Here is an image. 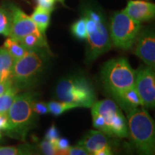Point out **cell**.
Listing matches in <instances>:
<instances>
[{"mask_svg": "<svg viewBox=\"0 0 155 155\" xmlns=\"http://www.w3.org/2000/svg\"><path fill=\"white\" fill-rule=\"evenodd\" d=\"M51 51L48 48L29 50L22 58L15 61L11 73L12 85L19 91L32 88L47 69Z\"/></svg>", "mask_w": 155, "mask_h": 155, "instance_id": "6da1fadb", "label": "cell"}, {"mask_svg": "<svg viewBox=\"0 0 155 155\" xmlns=\"http://www.w3.org/2000/svg\"><path fill=\"white\" fill-rule=\"evenodd\" d=\"M37 93L30 91L17 95L7 112L9 128L5 131L9 137L25 141L26 136L36 124L38 115L33 111Z\"/></svg>", "mask_w": 155, "mask_h": 155, "instance_id": "7a4b0ae2", "label": "cell"}, {"mask_svg": "<svg viewBox=\"0 0 155 155\" xmlns=\"http://www.w3.org/2000/svg\"><path fill=\"white\" fill-rule=\"evenodd\" d=\"M129 136L139 155H155V127L148 111L137 108L127 114Z\"/></svg>", "mask_w": 155, "mask_h": 155, "instance_id": "3957f363", "label": "cell"}, {"mask_svg": "<svg viewBox=\"0 0 155 155\" xmlns=\"http://www.w3.org/2000/svg\"><path fill=\"white\" fill-rule=\"evenodd\" d=\"M135 71L125 58L111 59L103 65L101 78L106 91L113 98L134 86Z\"/></svg>", "mask_w": 155, "mask_h": 155, "instance_id": "277c9868", "label": "cell"}, {"mask_svg": "<svg viewBox=\"0 0 155 155\" xmlns=\"http://www.w3.org/2000/svg\"><path fill=\"white\" fill-rule=\"evenodd\" d=\"M60 101L91 108L96 101V94L92 83L83 75H71L61 79L55 90Z\"/></svg>", "mask_w": 155, "mask_h": 155, "instance_id": "5b68a950", "label": "cell"}, {"mask_svg": "<svg viewBox=\"0 0 155 155\" xmlns=\"http://www.w3.org/2000/svg\"><path fill=\"white\" fill-rule=\"evenodd\" d=\"M91 111L97 113L103 119L101 131L108 137L128 138L129 137L128 123L119 106L114 101L104 99L92 106Z\"/></svg>", "mask_w": 155, "mask_h": 155, "instance_id": "8992f818", "label": "cell"}, {"mask_svg": "<svg viewBox=\"0 0 155 155\" xmlns=\"http://www.w3.org/2000/svg\"><path fill=\"white\" fill-rule=\"evenodd\" d=\"M108 29L111 43L118 48L129 50L134 45L141 25L122 10L115 12L112 15Z\"/></svg>", "mask_w": 155, "mask_h": 155, "instance_id": "52a82bcc", "label": "cell"}, {"mask_svg": "<svg viewBox=\"0 0 155 155\" xmlns=\"http://www.w3.org/2000/svg\"><path fill=\"white\" fill-rule=\"evenodd\" d=\"M86 40V60L88 62L95 61L111 49L112 43L106 16L98 22L96 30L87 35Z\"/></svg>", "mask_w": 155, "mask_h": 155, "instance_id": "ba28073f", "label": "cell"}, {"mask_svg": "<svg viewBox=\"0 0 155 155\" xmlns=\"http://www.w3.org/2000/svg\"><path fill=\"white\" fill-rule=\"evenodd\" d=\"M2 6L8 10L11 17V30L9 37L19 40L30 34L42 35L39 32L30 16H28L18 6L9 1L4 2Z\"/></svg>", "mask_w": 155, "mask_h": 155, "instance_id": "9c48e42d", "label": "cell"}, {"mask_svg": "<svg viewBox=\"0 0 155 155\" xmlns=\"http://www.w3.org/2000/svg\"><path fill=\"white\" fill-rule=\"evenodd\" d=\"M134 88L139 95L141 105L148 108L155 106V74L154 68L148 65L135 71Z\"/></svg>", "mask_w": 155, "mask_h": 155, "instance_id": "30bf717a", "label": "cell"}, {"mask_svg": "<svg viewBox=\"0 0 155 155\" xmlns=\"http://www.w3.org/2000/svg\"><path fill=\"white\" fill-rule=\"evenodd\" d=\"M134 53L147 65H155V33L152 28L141 29L136 39Z\"/></svg>", "mask_w": 155, "mask_h": 155, "instance_id": "8fae6325", "label": "cell"}, {"mask_svg": "<svg viewBox=\"0 0 155 155\" xmlns=\"http://www.w3.org/2000/svg\"><path fill=\"white\" fill-rule=\"evenodd\" d=\"M123 11L134 20L141 23L154 18L155 5L143 0H130Z\"/></svg>", "mask_w": 155, "mask_h": 155, "instance_id": "7c38bea8", "label": "cell"}, {"mask_svg": "<svg viewBox=\"0 0 155 155\" xmlns=\"http://www.w3.org/2000/svg\"><path fill=\"white\" fill-rule=\"evenodd\" d=\"M107 135L101 131H89L80 141L78 146L83 147L88 152L94 153L100 149L110 146L109 139Z\"/></svg>", "mask_w": 155, "mask_h": 155, "instance_id": "4fadbf2b", "label": "cell"}, {"mask_svg": "<svg viewBox=\"0 0 155 155\" xmlns=\"http://www.w3.org/2000/svg\"><path fill=\"white\" fill-rule=\"evenodd\" d=\"M114 99L115 100L117 105L121 106L127 114L140 106H142L140 98L136 91L134 87L122 92Z\"/></svg>", "mask_w": 155, "mask_h": 155, "instance_id": "5bb4252c", "label": "cell"}, {"mask_svg": "<svg viewBox=\"0 0 155 155\" xmlns=\"http://www.w3.org/2000/svg\"><path fill=\"white\" fill-rule=\"evenodd\" d=\"M53 12V10L51 9L44 8L38 5L30 16V18L35 23L39 32L43 35H45L46 30L50 26Z\"/></svg>", "mask_w": 155, "mask_h": 155, "instance_id": "9a60e30c", "label": "cell"}, {"mask_svg": "<svg viewBox=\"0 0 155 155\" xmlns=\"http://www.w3.org/2000/svg\"><path fill=\"white\" fill-rule=\"evenodd\" d=\"M14 63L15 59L9 52L3 46L0 47V73L2 75V81L10 78Z\"/></svg>", "mask_w": 155, "mask_h": 155, "instance_id": "2e32d148", "label": "cell"}, {"mask_svg": "<svg viewBox=\"0 0 155 155\" xmlns=\"http://www.w3.org/2000/svg\"><path fill=\"white\" fill-rule=\"evenodd\" d=\"M28 50H33L37 48H48L49 45L46 40L45 35H43L30 34L18 40Z\"/></svg>", "mask_w": 155, "mask_h": 155, "instance_id": "e0dca14e", "label": "cell"}, {"mask_svg": "<svg viewBox=\"0 0 155 155\" xmlns=\"http://www.w3.org/2000/svg\"><path fill=\"white\" fill-rule=\"evenodd\" d=\"M3 47L12 56L15 61L22 58L29 50L24 47L20 43V42L10 38V37H8L4 42Z\"/></svg>", "mask_w": 155, "mask_h": 155, "instance_id": "ac0fdd59", "label": "cell"}, {"mask_svg": "<svg viewBox=\"0 0 155 155\" xmlns=\"http://www.w3.org/2000/svg\"><path fill=\"white\" fill-rule=\"evenodd\" d=\"M18 92V89L12 85L4 94L0 95V114H7Z\"/></svg>", "mask_w": 155, "mask_h": 155, "instance_id": "d6986e66", "label": "cell"}, {"mask_svg": "<svg viewBox=\"0 0 155 155\" xmlns=\"http://www.w3.org/2000/svg\"><path fill=\"white\" fill-rule=\"evenodd\" d=\"M47 104L48 109H49V113L52 114L55 116H61L65 112L68 111L70 110L73 109V108H78L74 104L63 101H50Z\"/></svg>", "mask_w": 155, "mask_h": 155, "instance_id": "ffe728a7", "label": "cell"}, {"mask_svg": "<svg viewBox=\"0 0 155 155\" xmlns=\"http://www.w3.org/2000/svg\"><path fill=\"white\" fill-rule=\"evenodd\" d=\"M11 30L10 14L3 6H0V35L9 37Z\"/></svg>", "mask_w": 155, "mask_h": 155, "instance_id": "44dd1931", "label": "cell"}, {"mask_svg": "<svg viewBox=\"0 0 155 155\" xmlns=\"http://www.w3.org/2000/svg\"><path fill=\"white\" fill-rule=\"evenodd\" d=\"M71 33L79 40H85L87 38L86 19L81 16L78 19L73 23L71 28Z\"/></svg>", "mask_w": 155, "mask_h": 155, "instance_id": "7402d4cb", "label": "cell"}, {"mask_svg": "<svg viewBox=\"0 0 155 155\" xmlns=\"http://www.w3.org/2000/svg\"><path fill=\"white\" fill-rule=\"evenodd\" d=\"M37 147L42 155H69V150H58L50 141L45 139H43Z\"/></svg>", "mask_w": 155, "mask_h": 155, "instance_id": "603a6c76", "label": "cell"}, {"mask_svg": "<svg viewBox=\"0 0 155 155\" xmlns=\"http://www.w3.org/2000/svg\"><path fill=\"white\" fill-rule=\"evenodd\" d=\"M17 150L19 155H42L38 147L28 143L19 145Z\"/></svg>", "mask_w": 155, "mask_h": 155, "instance_id": "cb8c5ba5", "label": "cell"}, {"mask_svg": "<svg viewBox=\"0 0 155 155\" xmlns=\"http://www.w3.org/2000/svg\"><path fill=\"white\" fill-rule=\"evenodd\" d=\"M59 137V131H58L56 126L53 124L46 131L44 139L50 141L51 144H54Z\"/></svg>", "mask_w": 155, "mask_h": 155, "instance_id": "d4e9b609", "label": "cell"}, {"mask_svg": "<svg viewBox=\"0 0 155 155\" xmlns=\"http://www.w3.org/2000/svg\"><path fill=\"white\" fill-rule=\"evenodd\" d=\"M33 111L37 115L42 116L45 115L49 113V109H48V104L43 101H35L33 103Z\"/></svg>", "mask_w": 155, "mask_h": 155, "instance_id": "484cf974", "label": "cell"}, {"mask_svg": "<svg viewBox=\"0 0 155 155\" xmlns=\"http://www.w3.org/2000/svg\"><path fill=\"white\" fill-rule=\"evenodd\" d=\"M38 6L44 7V8L54 10L55 6L57 3H61L65 5V0H36Z\"/></svg>", "mask_w": 155, "mask_h": 155, "instance_id": "4316f807", "label": "cell"}, {"mask_svg": "<svg viewBox=\"0 0 155 155\" xmlns=\"http://www.w3.org/2000/svg\"><path fill=\"white\" fill-rule=\"evenodd\" d=\"M56 149L59 150H69L70 148V142L68 139L66 138H63V137H61L58 138L57 141H55L54 144H52Z\"/></svg>", "mask_w": 155, "mask_h": 155, "instance_id": "83f0119b", "label": "cell"}, {"mask_svg": "<svg viewBox=\"0 0 155 155\" xmlns=\"http://www.w3.org/2000/svg\"><path fill=\"white\" fill-rule=\"evenodd\" d=\"M69 155H92V154L83 147L77 145L75 147H70Z\"/></svg>", "mask_w": 155, "mask_h": 155, "instance_id": "f1b7e54d", "label": "cell"}, {"mask_svg": "<svg viewBox=\"0 0 155 155\" xmlns=\"http://www.w3.org/2000/svg\"><path fill=\"white\" fill-rule=\"evenodd\" d=\"M18 154L17 147H0V155H17Z\"/></svg>", "mask_w": 155, "mask_h": 155, "instance_id": "f546056e", "label": "cell"}, {"mask_svg": "<svg viewBox=\"0 0 155 155\" xmlns=\"http://www.w3.org/2000/svg\"><path fill=\"white\" fill-rule=\"evenodd\" d=\"M9 128L7 114H0V131H6Z\"/></svg>", "mask_w": 155, "mask_h": 155, "instance_id": "4dcf8cb0", "label": "cell"}, {"mask_svg": "<svg viewBox=\"0 0 155 155\" xmlns=\"http://www.w3.org/2000/svg\"><path fill=\"white\" fill-rule=\"evenodd\" d=\"M92 155H113L111 146H106L93 153Z\"/></svg>", "mask_w": 155, "mask_h": 155, "instance_id": "1f68e13d", "label": "cell"}, {"mask_svg": "<svg viewBox=\"0 0 155 155\" xmlns=\"http://www.w3.org/2000/svg\"><path fill=\"white\" fill-rule=\"evenodd\" d=\"M2 81V75H1V73H0V82H1Z\"/></svg>", "mask_w": 155, "mask_h": 155, "instance_id": "d6a6232c", "label": "cell"}, {"mask_svg": "<svg viewBox=\"0 0 155 155\" xmlns=\"http://www.w3.org/2000/svg\"><path fill=\"white\" fill-rule=\"evenodd\" d=\"M2 134H1V131H0V139L2 138Z\"/></svg>", "mask_w": 155, "mask_h": 155, "instance_id": "836d02e7", "label": "cell"}, {"mask_svg": "<svg viewBox=\"0 0 155 155\" xmlns=\"http://www.w3.org/2000/svg\"><path fill=\"white\" fill-rule=\"evenodd\" d=\"M17 155H19V154H17Z\"/></svg>", "mask_w": 155, "mask_h": 155, "instance_id": "e575fe53", "label": "cell"}]
</instances>
